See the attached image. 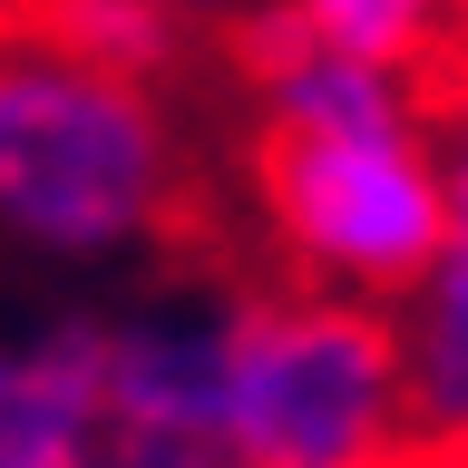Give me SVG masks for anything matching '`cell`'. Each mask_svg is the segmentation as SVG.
<instances>
[{
	"mask_svg": "<svg viewBox=\"0 0 468 468\" xmlns=\"http://www.w3.org/2000/svg\"><path fill=\"white\" fill-rule=\"evenodd\" d=\"M98 468H225L215 449H156V439H108Z\"/></svg>",
	"mask_w": 468,
	"mask_h": 468,
	"instance_id": "cell-9",
	"label": "cell"
},
{
	"mask_svg": "<svg viewBox=\"0 0 468 468\" xmlns=\"http://www.w3.org/2000/svg\"><path fill=\"white\" fill-rule=\"evenodd\" d=\"M254 205L303 292H342V303L390 313L449 263V186H439L430 137L371 146V137L254 127Z\"/></svg>",
	"mask_w": 468,
	"mask_h": 468,
	"instance_id": "cell-3",
	"label": "cell"
},
{
	"mask_svg": "<svg viewBox=\"0 0 468 468\" xmlns=\"http://www.w3.org/2000/svg\"><path fill=\"white\" fill-rule=\"evenodd\" d=\"M390 322H400L410 468H468V263L449 254L410 303H390Z\"/></svg>",
	"mask_w": 468,
	"mask_h": 468,
	"instance_id": "cell-6",
	"label": "cell"
},
{
	"mask_svg": "<svg viewBox=\"0 0 468 468\" xmlns=\"http://www.w3.org/2000/svg\"><path fill=\"white\" fill-rule=\"evenodd\" d=\"M108 439L215 449L225 459V313L108 322Z\"/></svg>",
	"mask_w": 468,
	"mask_h": 468,
	"instance_id": "cell-4",
	"label": "cell"
},
{
	"mask_svg": "<svg viewBox=\"0 0 468 468\" xmlns=\"http://www.w3.org/2000/svg\"><path fill=\"white\" fill-rule=\"evenodd\" d=\"M449 79H468V10H459V58H449Z\"/></svg>",
	"mask_w": 468,
	"mask_h": 468,
	"instance_id": "cell-10",
	"label": "cell"
},
{
	"mask_svg": "<svg viewBox=\"0 0 468 468\" xmlns=\"http://www.w3.org/2000/svg\"><path fill=\"white\" fill-rule=\"evenodd\" d=\"M49 49H69V58H88V69H108V79H137V88H156L186 58V10H156V0H69V10H20Z\"/></svg>",
	"mask_w": 468,
	"mask_h": 468,
	"instance_id": "cell-7",
	"label": "cell"
},
{
	"mask_svg": "<svg viewBox=\"0 0 468 468\" xmlns=\"http://www.w3.org/2000/svg\"><path fill=\"white\" fill-rule=\"evenodd\" d=\"M225 468H410L400 322L303 283L225 303Z\"/></svg>",
	"mask_w": 468,
	"mask_h": 468,
	"instance_id": "cell-2",
	"label": "cell"
},
{
	"mask_svg": "<svg viewBox=\"0 0 468 468\" xmlns=\"http://www.w3.org/2000/svg\"><path fill=\"white\" fill-rule=\"evenodd\" d=\"M430 146H439V186H449V254L468 263V79H439Z\"/></svg>",
	"mask_w": 468,
	"mask_h": 468,
	"instance_id": "cell-8",
	"label": "cell"
},
{
	"mask_svg": "<svg viewBox=\"0 0 468 468\" xmlns=\"http://www.w3.org/2000/svg\"><path fill=\"white\" fill-rule=\"evenodd\" d=\"M176 215V117L0 10V234L58 263L137 254Z\"/></svg>",
	"mask_w": 468,
	"mask_h": 468,
	"instance_id": "cell-1",
	"label": "cell"
},
{
	"mask_svg": "<svg viewBox=\"0 0 468 468\" xmlns=\"http://www.w3.org/2000/svg\"><path fill=\"white\" fill-rule=\"evenodd\" d=\"M108 449V322H39L0 342V468H98Z\"/></svg>",
	"mask_w": 468,
	"mask_h": 468,
	"instance_id": "cell-5",
	"label": "cell"
}]
</instances>
